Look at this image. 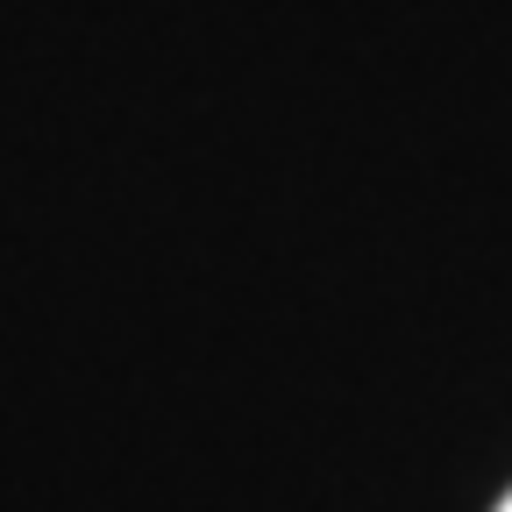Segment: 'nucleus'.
<instances>
[{
	"mask_svg": "<svg viewBox=\"0 0 512 512\" xmlns=\"http://www.w3.org/2000/svg\"><path fill=\"white\" fill-rule=\"evenodd\" d=\"M498 512H512V491H505V505H498Z\"/></svg>",
	"mask_w": 512,
	"mask_h": 512,
	"instance_id": "f257e3e1",
	"label": "nucleus"
}]
</instances>
